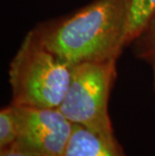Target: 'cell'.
<instances>
[{
    "label": "cell",
    "instance_id": "obj_1",
    "mask_svg": "<svg viewBox=\"0 0 155 156\" xmlns=\"http://www.w3.org/2000/svg\"><path fill=\"white\" fill-rule=\"evenodd\" d=\"M129 0H94L70 15L33 29L41 42L69 66L118 59L126 48Z\"/></svg>",
    "mask_w": 155,
    "mask_h": 156
},
{
    "label": "cell",
    "instance_id": "obj_2",
    "mask_svg": "<svg viewBox=\"0 0 155 156\" xmlns=\"http://www.w3.org/2000/svg\"><path fill=\"white\" fill-rule=\"evenodd\" d=\"M67 62L27 32L9 66L11 104L23 107L58 108L72 79Z\"/></svg>",
    "mask_w": 155,
    "mask_h": 156
},
{
    "label": "cell",
    "instance_id": "obj_3",
    "mask_svg": "<svg viewBox=\"0 0 155 156\" xmlns=\"http://www.w3.org/2000/svg\"><path fill=\"white\" fill-rule=\"evenodd\" d=\"M116 78V59L74 66L70 86L58 109L72 124L116 140L109 114V100Z\"/></svg>",
    "mask_w": 155,
    "mask_h": 156
},
{
    "label": "cell",
    "instance_id": "obj_4",
    "mask_svg": "<svg viewBox=\"0 0 155 156\" xmlns=\"http://www.w3.org/2000/svg\"><path fill=\"white\" fill-rule=\"evenodd\" d=\"M13 107L18 126L14 146L42 156L64 155L74 124L60 109L16 105Z\"/></svg>",
    "mask_w": 155,
    "mask_h": 156
},
{
    "label": "cell",
    "instance_id": "obj_5",
    "mask_svg": "<svg viewBox=\"0 0 155 156\" xmlns=\"http://www.w3.org/2000/svg\"><path fill=\"white\" fill-rule=\"evenodd\" d=\"M62 156H127L118 139L109 140L81 125L74 124Z\"/></svg>",
    "mask_w": 155,
    "mask_h": 156
},
{
    "label": "cell",
    "instance_id": "obj_6",
    "mask_svg": "<svg viewBox=\"0 0 155 156\" xmlns=\"http://www.w3.org/2000/svg\"><path fill=\"white\" fill-rule=\"evenodd\" d=\"M155 9V0H129L126 46L130 45L146 24Z\"/></svg>",
    "mask_w": 155,
    "mask_h": 156
},
{
    "label": "cell",
    "instance_id": "obj_7",
    "mask_svg": "<svg viewBox=\"0 0 155 156\" xmlns=\"http://www.w3.org/2000/svg\"><path fill=\"white\" fill-rule=\"evenodd\" d=\"M134 55L152 66L155 62V9L141 32L131 44Z\"/></svg>",
    "mask_w": 155,
    "mask_h": 156
},
{
    "label": "cell",
    "instance_id": "obj_8",
    "mask_svg": "<svg viewBox=\"0 0 155 156\" xmlns=\"http://www.w3.org/2000/svg\"><path fill=\"white\" fill-rule=\"evenodd\" d=\"M18 126L15 110L10 104L0 111V149L14 145L17 140Z\"/></svg>",
    "mask_w": 155,
    "mask_h": 156
},
{
    "label": "cell",
    "instance_id": "obj_9",
    "mask_svg": "<svg viewBox=\"0 0 155 156\" xmlns=\"http://www.w3.org/2000/svg\"><path fill=\"white\" fill-rule=\"evenodd\" d=\"M0 156H42L39 154L31 153V152L25 151L16 146H10V147L0 149Z\"/></svg>",
    "mask_w": 155,
    "mask_h": 156
},
{
    "label": "cell",
    "instance_id": "obj_10",
    "mask_svg": "<svg viewBox=\"0 0 155 156\" xmlns=\"http://www.w3.org/2000/svg\"><path fill=\"white\" fill-rule=\"evenodd\" d=\"M152 68H153V89L155 92V62L152 65Z\"/></svg>",
    "mask_w": 155,
    "mask_h": 156
}]
</instances>
